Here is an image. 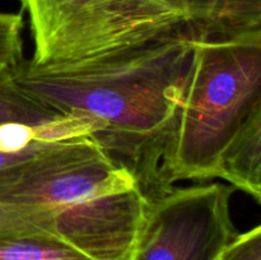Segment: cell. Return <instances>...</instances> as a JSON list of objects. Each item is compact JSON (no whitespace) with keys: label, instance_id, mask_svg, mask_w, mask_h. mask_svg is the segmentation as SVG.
Listing matches in <instances>:
<instances>
[{"label":"cell","instance_id":"1","mask_svg":"<svg viewBox=\"0 0 261 260\" xmlns=\"http://www.w3.org/2000/svg\"><path fill=\"white\" fill-rule=\"evenodd\" d=\"M194 54V37L180 32L74 63L23 60L13 73L33 98L87 120L92 139L153 200L166 193L163 161Z\"/></svg>","mask_w":261,"mask_h":260},{"label":"cell","instance_id":"2","mask_svg":"<svg viewBox=\"0 0 261 260\" xmlns=\"http://www.w3.org/2000/svg\"><path fill=\"white\" fill-rule=\"evenodd\" d=\"M194 63L163 161L166 191L217 178L224 153L261 102V30L194 37Z\"/></svg>","mask_w":261,"mask_h":260},{"label":"cell","instance_id":"3","mask_svg":"<svg viewBox=\"0 0 261 260\" xmlns=\"http://www.w3.org/2000/svg\"><path fill=\"white\" fill-rule=\"evenodd\" d=\"M37 65L74 63L188 32L166 0H22Z\"/></svg>","mask_w":261,"mask_h":260},{"label":"cell","instance_id":"4","mask_svg":"<svg viewBox=\"0 0 261 260\" xmlns=\"http://www.w3.org/2000/svg\"><path fill=\"white\" fill-rule=\"evenodd\" d=\"M234 188L221 183L171 188L150 200L130 260H217L239 235Z\"/></svg>","mask_w":261,"mask_h":260},{"label":"cell","instance_id":"5","mask_svg":"<svg viewBox=\"0 0 261 260\" xmlns=\"http://www.w3.org/2000/svg\"><path fill=\"white\" fill-rule=\"evenodd\" d=\"M195 38L261 30V0H166Z\"/></svg>","mask_w":261,"mask_h":260},{"label":"cell","instance_id":"6","mask_svg":"<svg viewBox=\"0 0 261 260\" xmlns=\"http://www.w3.org/2000/svg\"><path fill=\"white\" fill-rule=\"evenodd\" d=\"M217 178L249 194L261 205V102L224 153Z\"/></svg>","mask_w":261,"mask_h":260},{"label":"cell","instance_id":"7","mask_svg":"<svg viewBox=\"0 0 261 260\" xmlns=\"http://www.w3.org/2000/svg\"><path fill=\"white\" fill-rule=\"evenodd\" d=\"M74 135L75 126L69 116L41 127L24 124L0 125V172Z\"/></svg>","mask_w":261,"mask_h":260},{"label":"cell","instance_id":"8","mask_svg":"<svg viewBox=\"0 0 261 260\" xmlns=\"http://www.w3.org/2000/svg\"><path fill=\"white\" fill-rule=\"evenodd\" d=\"M13 70L14 68L0 70V125L24 124L41 127L65 119L66 115L23 91Z\"/></svg>","mask_w":261,"mask_h":260},{"label":"cell","instance_id":"9","mask_svg":"<svg viewBox=\"0 0 261 260\" xmlns=\"http://www.w3.org/2000/svg\"><path fill=\"white\" fill-rule=\"evenodd\" d=\"M0 260H94L54 236L28 235L0 239Z\"/></svg>","mask_w":261,"mask_h":260},{"label":"cell","instance_id":"10","mask_svg":"<svg viewBox=\"0 0 261 260\" xmlns=\"http://www.w3.org/2000/svg\"><path fill=\"white\" fill-rule=\"evenodd\" d=\"M28 235L58 237L53 209L0 200V239Z\"/></svg>","mask_w":261,"mask_h":260},{"label":"cell","instance_id":"11","mask_svg":"<svg viewBox=\"0 0 261 260\" xmlns=\"http://www.w3.org/2000/svg\"><path fill=\"white\" fill-rule=\"evenodd\" d=\"M22 28V15L0 13V70L15 68L23 61Z\"/></svg>","mask_w":261,"mask_h":260},{"label":"cell","instance_id":"12","mask_svg":"<svg viewBox=\"0 0 261 260\" xmlns=\"http://www.w3.org/2000/svg\"><path fill=\"white\" fill-rule=\"evenodd\" d=\"M217 260H261V224L237 235Z\"/></svg>","mask_w":261,"mask_h":260}]
</instances>
